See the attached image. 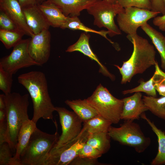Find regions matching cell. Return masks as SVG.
Returning <instances> with one entry per match:
<instances>
[{"label": "cell", "instance_id": "cell-1", "mask_svg": "<svg viewBox=\"0 0 165 165\" xmlns=\"http://www.w3.org/2000/svg\"><path fill=\"white\" fill-rule=\"evenodd\" d=\"M18 82L28 91L32 99L33 108L31 120L36 123L41 118L52 119L55 107L50 96L45 74L39 71H31L20 75Z\"/></svg>", "mask_w": 165, "mask_h": 165}, {"label": "cell", "instance_id": "cell-2", "mask_svg": "<svg viewBox=\"0 0 165 165\" xmlns=\"http://www.w3.org/2000/svg\"><path fill=\"white\" fill-rule=\"evenodd\" d=\"M127 37L132 43V53L127 61H123L121 67L114 65L122 75L121 83L130 82L133 77L143 73L151 66L157 63L155 60L156 51L154 46L146 39L137 33L127 35Z\"/></svg>", "mask_w": 165, "mask_h": 165}, {"label": "cell", "instance_id": "cell-3", "mask_svg": "<svg viewBox=\"0 0 165 165\" xmlns=\"http://www.w3.org/2000/svg\"><path fill=\"white\" fill-rule=\"evenodd\" d=\"M5 95L7 143L16 152L18 135L23 123L29 119V95L13 92Z\"/></svg>", "mask_w": 165, "mask_h": 165}, {"label": "cell", "instance_id": "cell-4", "mask_svg": "<svg viewBox=\"0 0 165 165\" xmlns=\"http://www.w3.org/2000/svg\"><path fill=\"white\" fill-rule=\"evenodd\" d=\"M57 130L53 134L44 132L37 127L33 132L20 157V165H42L60 137Z\"/></svg>", "mask_w": 165, "mask_h": 165}, {"label": "cell", "instance_id": "cell-5", "mask_svg": "<svg viewBox=\"0 0 165 165\" xmlns=\"http://www.w3.org/2000/svg\"><path fill=\"white\" fill-rule=\"evenodd\" d=\"M86 100L89 104L96 110L98 115L112 123H118L121 120L123 104V99L114 97L101 84L97 87L91 95Z\"/></svg>", "mask_w": 165, "mask_h": 165}, {"label": "cell", "instance_id": "cell-6", "mask_svg": "<svg viewBox=\"0 0 165 165\" xmlns=\"http://www.w3.org/2000/svg\"><path fill=\"white\" fill-rule=\"evenodd\" d=\"M108 133L113 140L133 147L139 153L143 152L151 143L150 138L144 135L139 125L133 120H125L118 127L111 126Z\"/></svg>", "mask_w": 165, "mask_h": 165}, {"label": "cell", "instance_id": "cell-7", "mask_svg": "<svg viewBox=\"0 0 165 165\" xmlns=\"http://www.w3.org/2000/svg\"><path fill=\"white\" fill-rule=\"evenodd\" d=\"M117 2L112 4L103 0H98L86 10L94 18V24L99 28L104 27L109 31L108 35L112 37L121 34V30L116 24L115 17L123 10Z\"/></svg>", "mask_w": 165, "mask_h": 165}, {"label": "cell", "instance_id": "cell-8", "mask_svg": "<svg viewBox=\"0 0 165 165\" xmlns=\"http://www.w3.org/2000/svg\"><path fill=\"white\" fill-rule=\"evenodd\" d=\"M89 134L82 130L76 138L59 147L53 149L43 161L42 165H68L78 156L86 142Z\"/></svg>", "mask_w": 165, "mask_h": 165}, {"label": "cell", "instance_id": "cell-9", "mask_svg": "<svg viewBox=\"0 0 165 165\" xmlns=\"http://www.w3.org/2000/svg\"><path fill=\"white\" fill-rule=\"evenodd\" d=\"M159 13L147 9L127 7L117 15V22L120 30L127 35H132L137 33L138 27Z\"/></svg>", "mask_w": 165, "mask_h": 165}, {"label": "cell", "instance_id": "cell-10", "mask_svg": "<svg viewBox=\"0 0 165 165\" xmlns=\"http://www.w3.org/2000/svg\"><path fill=\"white\" fill-rule=\"evenodd\" d=\"M30 39H21L13 47L11 53L0 60V66L13 75L19 69L32 66H39L30 55L28 46Z\"/></svg>", "mask_w": 165, "mask_h": 165}, {"label": "cell", "instance_id": "cell-11", "mask_svg": "<svg viewBox=\"0 0 165 165\" xmlns=\"http://www.w3.org/2000/svg\"><path fill=\"white\" fill-rule=\"evenodd\" d=\"M58 114L62 134L53 149L57 148L76 138L82 130V121L74 112L64 107H55Z\"/></svg>", "mask_w": 165, "mask_h": 165}, {"label": "cell", "instance_id": "cell-12", "mask_svg": "<svg viewBox=\"0 0 165 165\" xmlns=\"http://www.w3.org/2000/svg\"><path fill=\"white\" fill-rule=\"evenodd\" d=\"M28 50L31 57L41 66L48 61L50 55L51 35L48 29L44 30L31 37Z\"/></svg>", "mask_w": 165, "mask_h": 165}, {"label": "cell", "instance_id": "cell-13", "mask_svg": "<svg viewBox=\"0 0 165 165\" xmlns=\"http://www.w3.org/2000/svg\"><path fill=\"white\" fill-rule=\"evenodd\" d=\"M0 10L13 21L18 29L24 35L32 37L34 34L27 23L22 8L17 0H0Z\"/></svg>", "mask_w": 165, "mask_h": 165}, {"label": "cell", "instance_id": "cell-14", "mask_svg": "<svg viewBox=\"0 0 165 165\" xmlns=\"http://www.w3.org/2000/svg\"><path fill=\"white\" fill-rule=\"evenodd\" d=\"M142 97L141 92H136L132 96L122 99L123 104L121 119L134 121L139 119L143 113L148 110Z\"/></svg>", "mask_w": 165, "mask_h": 165}, {"label": "cell", "instance_id": "cell-15", "mask_svg": "<svg viewBox=\"0 0 165 165\" xmlns=\"http://www.w3.org/2000/svg\"><path fill=\"white\" fill-rule=\"evenodd\" d=\"M90 38V35L89 34L85 32L82 33L77 41L68 47L66 52L71 53L79 51L81 53L98 64L99 67L100 73L109 77L112 80H114L115 79V76L108 71L91 49L89 43Z\"/></svg>", "mask_w": 165, "mask_h": 165}, {"label": "cell", "instance_id": "cell-16", "mask_svg": "<svg viewBox=\"0 0 165 165\" xmlns=\"http://www.w3.org/2000/svg\"><path fill=\"white\" fill-rule=\"evenodd\" d=\"M22 9L27 25L34 34L49 29L50 26L37 5Z\"/></svg>", "mask_w": 165, "mask_h": 165}, {"label": "cell", "instance_id": "cell-17", "mask_svg": "<svg viewBox=\"0 0 165 165\" xmlns=\"http://www.w3.org/2000/svg\"><path fill=\"white\" fill-rule=\"evenodd\" d=\"M36 128V123L31 119L26 120L23 123L18 134L15 153L13 157L15 165H20V157L28 145L32 134Z\"/></svg>", "mask_w": 165, "mask_h": 165}, {"label": "cell", "instance_id": "cell-18", "mask_svg": "<svg viewBox=\"0 0 165 165\" xmlns=\"http://www.w3.org/2000/svg\"><path fill=\"white\" fill-rule=\"evenodd\" d=\"M57 5L67 17L78 16L98 0H49Z\"/></svg>", "mask_w": 165, "mask_h": 165}, {"label": "cell", "instance_id": "cell-19", "mask_svg": "<svg viewBox=\"0 0 165 165\" xmlns=\"http://www.w3.org/2000/svg\"><path fill=\"white\" fill-rule=\"evenodd\" d=\"M50 26L61 28L67 17L55 4L49 0L37 4Z\"/></svg>", "mask_w": 165, "mask_h": 165}, {"label": "cell", "instance_id": "cell-20", "mask_svg": "<svg viewBox=\"0 0 165 165\" xmlns=\"http://www.w3.org/2000/svg\"><path fill=\"white\" fill-rule=\"evenodd\" d=\"M140 117L145 120L157 137L158 144L157 155L151 163V165H165V132L158 128L153 122L148 118L145 113Z\"/></svg>", "mask_w": 165, "mask_h": 165}, {"label": "cell", "instance_id": "cell-21", "mask_svg": "<svg viewBox=\"0 0 165 165\" xmlns=\"http://www.w3.org/2000/svg\"><path fill=\"white\" fill-rule=\"evenodd\" d=\"M65 103L73 111L83 123L98 115L96 110L87 103L86 99L67 100Z\"/></svg>", "mask_w": 165, "mask_h": 165}, {"label": "cell", "instance_id": "cell-22", "mask_svg": "<svg viewBox=\"0 0 165 165\" xmlns=\"http://www.w3.org/2000/svg\"><path fill=\"white\" fill-rule=\"evenodd\" d=\"M141 27L149 37L160 54L161 67L165 70V36L147 23Z\"/></svg>", "mask_w": 165, "mask_h": 165}, {"label": "cell", "instance_id": "cell-23", "mask_svg": "<svg viewBox=\"0 0 165 165\" xmlns=\"http://www.w3.org/2000/svg\"><path fill=\"white\" fill-rule=\"evenodd\" d=\"M82 130L89 134L98 132H108L112 123L98 115L83 123Z\"/></svg>", "mask_w": 165, "mask_h": 165}, {"label": "cell", "instance_id": "cell-24", "mask_svg": "<svg viewBox=\"0 0 165 165\" xmlns=\"http://www.w3.org/2000/svg\"><path fill=\"white\" fill-rule=\"evenodd\" d=\"M110 138L108 132H98L89 134L86 143L96 148L102 154L110 147Z\"/></svg>", "mask_w": 165, "mask_h": 165}, {"label": "cell", "instance_id": "cell-25", "mask_svg": "<svg viewBox=\"0 0 165 165\" xmlns=\"http://www.w3.org/2000/svg\"><path fill=\"white\" fill-rule=\"evenodd\" d=\"M61 28L80 30L86 33L92 32L96 33L104 37L112 44L114 43L107 37V35H108L109 33L108 31L102 30L97 31L88 27L81 22L78 16L68 17L66 22L61 27Z\"/></svg>", "mask_w": 165, "mask_h": 165}, {"label": "cell", "instance_id": "cell-26", "mask_svg": "<svg viewBox=\"0 0 165 165\" xmlns=\"http://www.w3.org/2000/svg\"><path fill=\"white\" fill-rule=\"evenodd\" d=\"M142 99L148 110L155 115L165 120V96L157 98L144 96Z\"/></svg>", "mask_w": 165, "mask_h": 165}, {"label": "cell", "instance_id": "cell-27", "mask_svg": "<svg viewBox=\"0 0 165 165\" xmlns=\"http://www.w3.org/2000/svg\"><path fill=\"white\" fill-rule=\"evenodd\" d=\"M24 35L18 30H7L0 29V40L8 49L13 47L22 39Z\"/></svg>", "mask_w": 165, "mask_h": 165}, {"label": "cell", "instance_id": "cell-28", "mask_svg": "<svg viewBox=\"0 0 165 165\" xmlns=\"http://www.w3.org/2000/svg\"><path fill=\"white\" fill-rule=\"evenodd\" d=\"M140 84L138 86L130 90H124L122 94L125 95L136 92H143L149 96L156 97V90L153 82L152 76L148 81L145 82L143 80H140Z\"/></svg>", "mask_w": 165, "mask_h": 165}, {"label": "cell", "instance_id": "cell-29", "mask_svg": "<svg viewBox=\"0 0 165 165\" xmlns=\"http://www.w3.org/2000/svg\"><path fill=\"white\" fill-rule=\"evenodd\" d=\"M13 75L0 66V90L6 95L11 93Z\"/></svg>", "mask_w": 165, "mask_h": 165}, {"label": "cell", "instance_id": "cell-30", "mask_svg": "<svg viewBox=\"0 0 165 165\" xmlns=\"http://www.w3.org/2000/svg\"><path fill=\"white\" fill-rule=\"evenodd\" d=\"M12 152L8 143L0 145V165H15Z\"/></svg>", "mask_w": 165, "mask_h": 165}, {"label": "cell", "instance_id": "cell-31", "mask_svg": "<svg viewBox=\"0 0 165 165\" xmlns=\"http://www.w3.org/2000/svg\"><path fill=\"white\" fill-rule=\"evenodd\" d=\"M116 2L124 8L135 7L151 10L150 0H117Z\"/></svg>", "mask_w": 165, "mask_h": 165}, {"label": "cell", "instance_id": "cell-32", "mask_svg": "<svg viewBox=\"0 0 165 165\" xmlns=\"http://www.w3.org/2000/svg\"><path fill=\"white\" fill-rule=\"evenodd\" d=\"M102 154L99 150L86 142L79 150L78 156L80 157L97 159Z\"/></svg>", "mask_w": 165, "mask_h": 165}, {"label": "cell", "instance_id": "cell-33", "mask_svg": "<svg viewBox=\"0 0 165 165\" xmlns=\"http://www.w3.org/2000/svg\"><path fill=\"white\" fill-rule=\"evenodd\" d=\"M0 29L7 30H18L13 21L5 12L0 10Z\"/></svg>", "mask_w": 165, "mask_h": 165}, {"label": "cell", "instance_id": "cell-34", "mask_svg": "<svg viewBox=\"0 0 165 165\" xmlns=\"http://www.w3.org/2000/svg\"><path fill=\"white\" fill-rule=\"evenodd\" d=\"M154 87L160 95L165 96V78L155 72L153 76Z\"/></svg>", "mask_w": 165, "mask_h": 165}, {"label": "cell", "instance_id": "cell-35", "mask_svg": "<svg viewBox=\"0 0 165 165\" xmlns=\"http://www.w3.org/2000/svg\"><path fill=\"white\" fill-rule=\"evenodd\" d=\"M97 159L80 157L78 156L69 164L70 165H102Z\"/></svg>", "mask_w": 165, "mask_h": 165}, {"label": "cell", "instance_id": "cell-36", "mask_svg": "<svg viewBox=\"0 0 165 165\" xmlns=\"http://www.w3.org/2000/svg\"><path fill=\"white\" fill-rule=\"evenodd\" d=\"M151 10L162 15L165 14V9L162 0H150Z\"/></svg>", "mask_w": 165, "mask_h": 165}, {"label": "cell", "instance_id": "cell-37", "mask_svg": "<svg viewBox=\"0 0 165 165\" xmlns=\"http://www.w3.org/2000/svg\"><path fill=\"white\" fill-rule=\"evenodd\" d=\"M7 143L6 121L0 123V145Z\"/></svg>", "mask_w": 165, "mask_h": 165}, {"label": "cell", "instance_id": "cell-38", "mask_svg": "<svg viewBox=\"0 0 165 165\" xmlns=\"http://www.w3.org/2000/svg\"><path fill=\"white\" fill-rule=\"evenodd\" d=\"M152 22L153 24L157 27L160 30L165 31V14L154 17Z\"/></svg>", "mask_w": 165, "mask_h": 165}, {"label": "cell", "instance_id": "cell-39", "mask_svg": "<svg viewBox=\"0 0 165 165\" xmlns=\"http://www.w3.org/2000/svg\"><path fill=\"white\" fill-rule=\"evenodd\" d=\"M38 0H18L22 8L33 6L37 4Z\"/></svg>", "mask_w": 165, "mask_h": 165}, {"label": "cell", "instance_id": "cell-40", "mask_svg": "<svg viewBox=\"0 0 165 165\" xmlns=\"http://www.w3.org/2000/svg\"><path fill=\"white\" fill-rule=\"evenodd\" d=\"M6 105L5 94L0 95V109H6Z\"/></svg>", "mask_w": 165, "mask_h": 165}, {"label": "cell", "instance_id": "cell-41", "mask_svg": "<svg viewBox=\"0 0 165 165\" xmlns=\"http://www.w3.org/2000/svg\"><path fill=\"white\" fill-rule=\"evenodd\" d=\"M6 109H0V123L6 121Z\"/></svg>", "mask_w": 165, "mask_h": 165}, {"label": "cell", "instance_id": "cell-42", "mask_svg": "<svg viewBox=\"0 0 165 165\" xmlns=\"http://www.w3.org/2000/svg\"><path fill=\"white\" fill-rule=\"evenodd\" d=\"M155 72L157 73L165 78V73L163 72L159 68L157 62L155 65Z\"/></svg>", "mask_w": 165, "mask_h": 165}, {"label": "cell", "instance_id": "cell-43", "mask_svg": "<svg viewBox=\"0 0 165 165\" xmlns=\"http://www.w3.org/2000/svg\"><path fill=\"white\" fill-rule=\"evenodd\" d=\"M106 2L112 3V4H114L116 2V1L117 0H103Z\"/></svg>", "mask_w": 165, "mask_h": 165}, {"label": "cell", "instance_id": "cell-44", "mask_svg": "<svg viewBox=\"0 0 165 165\" xmlns=\"http://www.w3.org/2000/svg\"><path fill=\"white\" fill-rule=\"evenodd\" d=\"M163 3V5L165 9V0H162Z\"/></svg>", "mask_w": 165, "mask_h": 165}, {"label": "cell", "instance_id": "cell-45", "mask_svg": "<svg viewBox=\"0 0 165 165\" xmlns=\"http://www.w3.org/2000/svg\"></svg>", "mask_w": 165, "mask_h": 165}]
</instances>
